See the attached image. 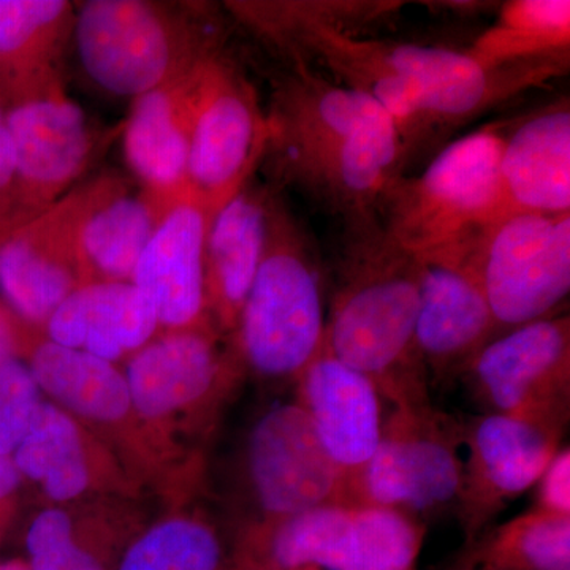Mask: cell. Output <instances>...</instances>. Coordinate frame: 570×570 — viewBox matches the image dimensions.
<instances>
[{
  "label": "cell",
  "instance_id": "obj_1",
  "mask_svg": "<svg viewBox=\"0 0 570 570\" xmlns=\"http://www.w3.org/2000/svg\"><path fill=\"white\" fill-rule=\"evenodd\" d=\"M264 160L343 223L379 216L403 178L406 149L389 112L303 62L276 81Z\"/></svg>",
  "mask_w": 570,
  "mask_h": 570
},
{
  "label": "cell",
  "instance_id": "obj_2",
  "mask_svg": "<svg viewBox=\"0 0 570 570\" xmlns=\"http://www.w3.org/2000/svg\"><path fill=\"white\" fill-rule=\"evenodd\" d=\"M422 277V261L392 238L379 216L344 223L325 347L370 377L393 407L431 403L417 346Z\"/></svg>",
  "mask_w": 570,
  "mask_h": 570
},
{
  "label": "cell",
  "instance_id": "obj_3",
  "mask_svg": "<svg viewBox=\"0 0 570 570\" xmlns=\"http://www.w3.org/2000/svg\"><path fill=\"white\" fill-rule=\"evenodd\" d=\"M325 303L313 238L277 190L266 205L265 253L234 335L239 366L295 382L325 346Z\"/></svg>",
  "mask_w": 570,
  "mask_h": 570
},
{
  "label": "cell",
  "instance_id": "obj_4",
  "mask_svg": "<svg viewBox=\"0 0 570 570\" xmlns=\"http://www.w3.org/2000/svg\"><path fill=\"white\" fill-rule=\"evenodd\" d=\"M193 3L89 0L77 7L71 40L94 85L135 100L220 50L219 33Z\"/></svg>",
  "mask_w": 570,
  "mask_h": 570
},
{
  "label": "cell",
  "instance_id": "obj_5",
  "mask_svg": "<svg viewBox=\"0 0 570 570\" xmlns=\"http://www.w3.org/2000/svg\"><path fill=\"white\" fill-rule=\"evenodd\" d=\"M505 135L490 126L450 142L415 178L390 189L379 219L420 261L479 242L504 217L501 156Z\"/></svg>",
  "mask_w": 570,
  "mask_h": 570
},
{
  "label": "cell",
  "instance_id": "obj_6",
  "mask_svg": "<svg viewBox=\"0 0 570 570\" xmlns=\"http://www.w3.org/2000/svg\"><path fill=\"white\" fill-rule=\"evenodd\" d=\"M459 417L433 403L393 407L356 482L352 505H381L426 521L455 513L463 459Z\"/></svg>",
  "mask_w": 570,
  "mask_h": 570
},
{
  "label": "cell",
  "instance_id": "obj_7",
  "mask_svg": "<svg viewBox=\"0 0 570 570\" xmlns=\"http://www.w3.org/2000/svg\"><path fill=\"white\" fill-rule=\"evenodd\" d=\"M268 138V118L253 82L220 48L204 63L198 82L187 194L216 216L254 179Z\"/></svg>",
  "mask_w": 570,
  "mask_h": 570
},
{
  "label": "cell",
  "instance_id": "obj_8",
  "mask_svg": "<svg viewBox=\"0 0 570 570\" xmlns=\"http://www.w3.org/2000/svg\"><path fill=\"white\" fill-rule=\"evenodd\" d=\"M478 273L499 332L551 313L570 291V213H517L480 239Z\"/></svg>",
  "mask_w": 570,
  "mask_h": 570
},
{
  "label": "cell",
  "instance_id": "obj_9",
  "mask_svg": "<svg viewBox=\"0 0 570 570\" xmlns=\"http://www.w3.org/2000/svg\"><path fill=\"white\" fill-rule=\"evenodd\" d=\"M14 181L0 212V236L39 216L82 181L97 140L63 81L7 105Z\"/></svg>",
  "mask_w": 570,
  "mask_h": 570
},
{
  "label": "cell",
  "instance_id": "obj_10",
  "mask_svg": "<svg viewBox=\"0 0 570 570\" xmlns=\"http://www.w3.org/2000/svg\"><path fill=\"white\" fill-rule=\"evenodd\" d=\"M460 381L480 414L568 426L569 314L540 318L494 337L471 360Z\"/></svg>",
  "mask_w": 570,
  "mask_h": 570
},
{
  "label": "cell",
  "instance_id": "obj_11",
  "mask_svg": "<svg viewBox=\"0 0 570 570\" xmlns=\"http://www.w3.org/2000/svg\"><path fill=\"white\" fill-rule=\"evenodd\" d=\"M245 474L258 512L254 524L322 505H351L346 480L296 401L269 407L254 423L246 442Z\"/></svg>",
  "mask_w": 570,
  "mask_h": 570
},
{
  "label": "cell",
  "instance_id": "obj_12",
  "mask_svg": "<svg viewBox=\"0 0 570 570\" xmlns=\"http://www.w3.org/2000/svg\"><path fill=\"white\" fill-rule=\"evenodd\" d=\"M459 420L466 460L453 515L469 542L490 528L513 499L535 487L562 448L568 426L499 414Z\"/></svg>",
  "mask_w": 570,
  "mask_h": 570
},
{
  "label": "cell",
  "instance_id": "obj_13",
  "mask_svg": "<svg viewBox=\"0 0 570 570\" xmlns=\"http://www.w3.org/2000/svg\"><path fill=\"white\" fill-rule=\"evenodd\" d=\"M92 178L28 223L0 236V295L28 328L41 330L82 284L77 234L91 197Z\"/></svg>",
  "mask_w": 570,
  "mask_h": 570
},
{
  "label": "cell",
  "instance_id": "obj_14",
  "mask_svg": "<svg viewBox=\"0 0 570 570\" xmlns=\"http://www.w3.org/2000/svg\"><path fill=\"white\" fill-rule=\"evenodd\" d=\"M479 245L422 261L417 346L434 387L460 379L471 360L501 336L479 279Z\"/></svg>",
  "mask_w": 570,
  "mask_h": 570
},
{
  "label": "cell",
  "instance_id": "obj_15",
  "mask_svg": "<svg viewBox=\"0 0 570 570\" xmlns=\"http://www.w3.org/2000/svg\"><path fill=\"white\" fill-rule=\"evenodd\" d=\"M242 370L234 351L217 343L212 324L163 332L135 352L126 377L132 411L165 420L198 406H213Z\"/></svg>",
  "mask_w": 570,
  "mask_h": 570
},
{
  "label": "cell",
  "instance_id": "obj_16",
  "mask_svg": "<svg viewBox=\"0 0 570 570\" xmlns=\"http://www.w3.org/2000/svg\"><path fill=\"white\" fill-rule=\"evenodd\" d=\"M295 384L296 403L346 480L352 505L356 482L381 441V393L370 377L337 360L325 346Z\"/></svg>",
  "mask_w": 570,
  "mask_h": 570
},
{
  "label": "cell",
  "instance_id": "obj_17",
  "mask_svg": "<svg viewBox=\"0 0 570 570\" xmlns=\"http://www.w3.org/2000/svg\"><path fill=\"white\" fill-rule=\"evenodd\" d=\"M213 214L189 194L171 204L135 268L132 283L146 296L160 332L209 324L205 246Z\"/></svg>",
  "mask_w": 570,
  "mask_h": 570
},
{
  "label": "cell",
  "instance_id": "obj_18",
  "mask_svg": "<svg viewBox=\"0 0 570 570\" xmlns=\"http://www.w3.org/2000/svg\"><path fill=\"white\" fill-rule=\"evenodd\" d=\"M206 61L178 80L132 100L119 132L124 159L135 183L165 205L187 194L190 134Z\"/></svg>",
  "mask_w": 570,
  "mask_h": 570
},
{
  "label": "cell",
  "instance_id": "obj_19",
  "mask_svg": "<svg viewBox=\"0 0 570 570\" xmlns=\"http://www.w3.org/2000/svg\"><path fill=\"white\" fill-rule=\"evenodd\" d=\"M170 206L121 175L92 176L91 197L77 234L82 284L132 283L138 261Z\"/></svg>",
  "mask_w": 570,
  "mask_h": 570
},
{
  "label": "cell",
  "instance_id": "obj_20",
  "mask_svg": "<svg viewBox=\"0 0 570 570\" xmlns=\"http://www.w3.org/2000/svg\"><path fill=\"white\" fill-rule=\"evenodd\" d=\"M45 337L116 363L160 333L156 311L134 283H85L51 314Z\"/></svg>",
  "mask_w": 570,
  "mask_h": 570
},
{
  "label": "cell",
  "instance_id": "obj_21",
  "mask_svg": "<svg viewBox=\"0 0 570 570\" xmlns=\"http://www.w3.org/2000/svg\"><path fill=\"white\" fill-rule=\"evenodd\" d=\"M504 216L570 213V107L561 99L505 135L501 156Z\"/></svg>",
  "mask_w": 570,
  "mask_h": 570
},
{
  "label": "cell",
  "instance_id": "obj_22",
  "mask_svg": "<svg viewBox=\"0 0 570 570\" xmlns=\"http://www.w3.org/2000/svg\"><path fill=\"white\" fill-rule=\"evenodd\" d=\"M269 187L249 183L209 224L205 246L206 306L220 332L234 333L265 253Z\"/></svg>",
  "mask_w": 570,
  "mask_h": 570
},
{
  "label": "cell",
  "instance_id": "obj_23",
  "mask_svg": "<svg viewBox=\"0 0 570 570\" xmlns=\"http://www.w3.org/2000/svg\"><path fill=\"white\" fill-rule=\"evenodd\" d=\"M75 13L66 0H0V94L7 105L63 81Z\"/></svg>",
  "mask_w": 570,
  "mask_h": 570
},
{
  "label": "cell",
  "instance_id": "obj_24",
  "mask_svg": "<svg viewBox=\"0 0 570 570\" xmlns=\"http://www.w3.org/2000/svg\"><path fill=\"white\" fill-rule=\"evenodd\" d=\"M28 347V366L40 392L71 417L112 425L132 412L126 377L115 363L45 336Z\"/></svg>",
  "mask_w": 570,
  "mask_h": 570
},
{
  "label": "cell",
  "instance_id": "obj_25",
  "mask_svg": "<svg viewBox=\"0 0 570 570\" xmlns=\"http://www.w3.org/2000/svg\"><path fill=\"white\" fill-rule=\"evenodd\" d=\"M11 459L22 479L37 483L58 504L77 501L91 489L88 441L77 420L55 403L41 401Z\"/></svg>",
  "mask_w": 570,
  "mask_h": 570
},
{
  "label": "cell",
  "instance_id": "obj_26",
  "mask_svg": "<svg viewBox=\"0 0 570 570\" xmlns=\"http://www.w3.org/2000/svg\"><path fill=\"white\" fill-rule=\"evenodd\" d=\"M445 570H570V517L531 508L464 542Z\"/></svg>",
  "mask_w": 570,
  "mask_h": 570
},
{
  "label": "cell",
  "instance_id": "obj_27",
  "mask_svg": "<svg viewBox=\"0 0 570 570\" xmlns=\"http://www.w3.org/2000/svg\"><path fill=\"white\" fill-rule=\"evenodd\" d=\"M569 0H512L468 50L490 69L512 63L569 61Z\"/></svg>",
  "mask_w": 570,
  "mask_h": 570
},
{
  "label": "cell",
  "instance_id": "obj_28",
  "mask_svg": "<svg viewBox=\"0 0 570 570\" xmlns=\"http://www.w3.org/2000/svg\"><path fill=\"white\" fill-rule=\"evenodd\" d=\"M223 535L198 517H170L134 540L116 570H230Z\"/></svg>",
  "mask_w": 570,
  "mask_h": 570
},
{
  "label": "cell",
  "instance_id": "obj_29",
  "mask_svg": "<svg viewBox=\"0 0 570 570\" xmlns=\"http://www.w3.org/2000/svg\"><path fill=\"white\" fill-rule=\"evenodd\" d=\"M356 570H419L426 523L401 510L352 505Z\"/></svg>",
  "mask_w": 570,
  "mask_h": 570
},
{
  "label": "cell",
  "instance_id": "obj_30",
  "mask_svg": "<svg viewBox=\"0 0 570 570\" xmlns=\"http://www.w3.org/2000/svg\"><path fill=\"white\" fill-rule=\"evenodd\" d=\"M31 570H108L96 551L77 535L71 515L62 508L41 510L26 532Z\"/></svg>",
  "mask_w": 570,
  "mask_h": 570
},
{
  "label": "cell",
  "instance_id": "obj_31",
  "mask_svg": "<svg viewBox=\"0 0 570 570\" xmlns=\"http://www.w3.org/2000/svg\"><path fill=\"white\" fill-rule=\"evenodd\" d=\"M41 392L20 358L0 367V453L11 455L28 433L41 404Z\"/></svg>",
  "mask_w": 570,
  "mask_h": 570
},
{
  "label": "cell",
  "instance_id": "obj_32",
  "mask_svg": "<svg viewBox=\"0 0 570 570\" xmlns=\"http://www.w3.org/2000/svg\"><path fill=\"white\" fill-rule=\"evenodd\" d=\"M535 499L532 508L554 515L570 517V450L568 445L558 450L557 455L535 483Z\"/></svg>",
  "mask_w": 570,
  "mask_h": 570
},
{
  "label": "cell",
  "instance_id": "obj_33",
  "mask_svg": "<svg viewBox=\"0 0 570 570\" xmlns=\"http://www.w3.org/2000/svg\"><path fill=\"white\" fill-rule=\"evenodd\" d=\"M26 326L0 299V367L11 360L20 358L21 351L28 347Z\"/></svg>",
  "mask_w": 570,
  "mask_h": 570
},
{
  "label": "cell",
  "instance_id": "obj_34",
  "mask_svg": "<svg viewBox=\"0 0 570 570\" xmlns=\"http://www.w3.org/2000/svg\"><path fill=\"white\" fill-rule=\"evenodd\" d=\"M14 181V149L7 126V102L0 94V212L9 200Z\"/></svg>",
  "mask_w": 570,
  "mask_h": 570
},
{
  "label": "cell",
  "instance_id": "obj_35",
  "mask_svg": "<svg viewBox=\"0 0 570 570\" xmlns=\"http://www.w3.org/2000/svg\"><path fill=\"white\" fill-rule=\"evenodd\" d=\"M21 474L11 455L0 453V508L9 501L21 485Z\"/></svg>",
  "mask_w": 570,
  "mask_h": 570
},
{
  "label": "cell",
  "instance_id": "obj_36",
  "mask_svg": "<svg viewBox=\"0 0 570 570\" xmlns=\"http://www.w3.org/2000/svg\"><path fill=\"white\" fill-rule=\"evenodd\" d=\"M230 570H268L264 568V566L258 564L249 558L245 557V554L236 553L234 554V560H232Z\"/></svg>",
  "mask_w": 570,
  "mask_h": 570
},
{
  "label": "cell",
  "instance_id": "obj_37",
  "mask_svg": "<svg viewBox=\"0 0 570 570\" xmlns=\"http://www.w3.org/2000/svg\"><path fill=\"white\" fill-rule=\"evenodd\" d=\"M0 570H31L29 569L28 562L24 560H20V558H17V560H9L0 562Z\"/></svg>",
  "mask_w": 570,
  "mask_h": 570
}]
</instances>
